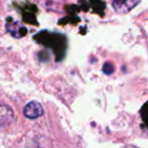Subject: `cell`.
<instances>
[{"label": "cell", "mask_w": 148, "mask_h": 148, "mask_svg": "<svg viewBox=\"0 0 148 148\" xmlns=\"http://www.w3.org/2000/svg\"><path fill=\"white\" fill-rule=\"evenodd\" d=\"M140 2L141 0H114L113 7L116 12L124 14V13H128L129 11H131Z\"/></svg>", "instance_id": "cell-1"}, {"label": "cell", "mask_w": 148, "mask_h": 148, "mask_svg": "<svg viewBox=\"0 0 148 148\" xmlns=\"http://www.w3.org/2000/svg\"><path fill=\"white\" fill-rule=\"evenodd\" d=\"M43 114H44L43 107L38 101H31L23 109V115H25V117L31 120L38 119V118L42 117Z\"/></svg>", "instance_id": "cell-2"}, {"label": "cell", "mask_w": 148, "mask_h": 148, "mask_svg": "<svg viewBox=\"0 0 148 148\" xmlns=\"http://www.w3.org/2000/svg\"><path fill=\"white\" fill-rule=\"evenodd\" d=\"M14 121V113L12 109L6 105H0V127L6 128Z\"/></svg>", "instance_id": "cell-3"}, {"label": "cell", "mask_w": 148, "mask_h": 148, "mask_svg": "<svg viewBox=\"0 0 148 148\" xmlns=\"http://www.w3.org/2000/svg\"><path fill=\"white\" fill-rule=\"evenodd\" d=\"M6 29L9 34L13 36L14 38H23L27 35V29L25 27L19 25L17 21H13L12 18H7Z\"/></svg>", "instance_id": "cell-4"}, {"label": "cell", "mask_w": 148, "mask_h": 148, "mask_svg": "<svg viewBox=\"0 0 148 148\" xmlns=\"http://www.w3.org/2000/svg\"><path fill=\"white\" fill-rule=\"evenodd\" d=\"M103 72H105L106 74L110 75V74H112L114 72V66L112 65V63H110V62H107V63L103 65Z\"/></svg>", "instance_id": "cell-5"}, {"label": "cell", "mask_w": 148, "mask_h": 148, "mask_svg": "<svg viewBox=\"0 0 148 148\" xmlns=\"http://www.w3.org/2000/svg\"><path fill=\"white\" fill-rule=\"evenodd\" d=\"M123 148H138L137 146H134V145H126L125 147Z\"/></svg>", "instance_id": "cell-6"}]
</instances>
